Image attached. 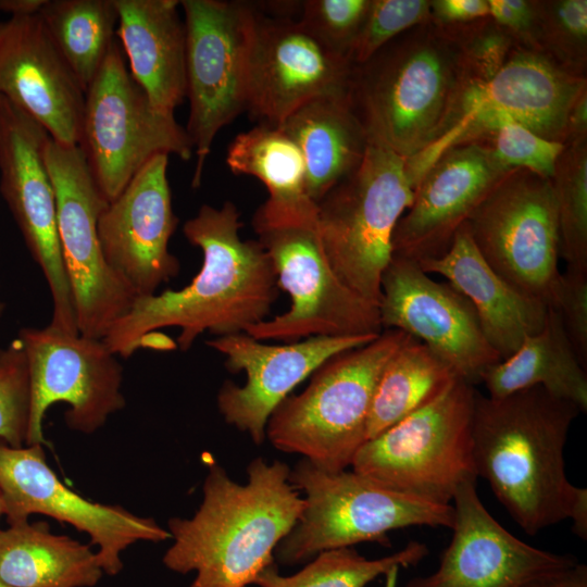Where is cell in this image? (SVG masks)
<instances>
[{
  "label": "cell",
  "mask_w": 587,
  "mask_h": 587,
  "mask_svg": "<svg viewBox=\"0 0 587 587\" xmlns=\"http://www.w3.org/2000/svg\"><path fill=\"white\" fill-rule=\"evenodd\" d=\"M3 23H4V22L0 21V33H1V30H2Z\"/></svg>",
  "instance_id": "cell-50"
},
{
  "label": "cell",
  "mask_w": 587,
  "mask_h": 587,
  "mask_svg": "<svg viewBox=\"0 0 587 587\" xmlns=\"http://www.w3.org/2000/svg\"><path fill=\"white\" fill-rule=\"evenodd\" d=\"M47 130L0 96V192L52 297L51 326L79 334L61 253L53 185L45 161Z\"/></svg>",
  "instance_id": "cell-15"
},
{
  "label": "cell",
  "mask_w": 587,
  "mask_h": 587,
  "mask_svg": "<svg viewBox=\"0 0 587 587\" xmlns=\"http://www.w3.org/2000/svg\"><path fill=\"white\" fill-rule=\"evenodd\" d=\"M17 338L29 383L26 446L47 444L42 424L54 403L67 404V426L84 434H92L124 408L123 369L102 339L68 334L50 324L22 328Z\"/></svg>",
  "instance_id": "cell-14"
},
{
  "label": "cell",
  "mask_w": 587,
  "mask_h": 587,
  "mask_svg": "<svg viewBox=\"0 0 587 587\" xmlns=\"http://www.w3.org/2000/svg\"><path fill=\"white\" fill-rule=\"evenodd\" d=\"M413 198L405 159L369 142L359 167L316 203L319 233L334 271L377 307L382 276L392 257V235Z\"/></svg>",
  "instance_id": "cell-7"
},
{
  "label": "cell",
  "mask_w": 587,
  "mask_h": 587,
  "mask_svg": "<svg viewBox=\"0 0 587 587\" xmlns=\"http://www.w3.org/2000/svg\"><path fill=\"white\" fill-rule=\"evenodd\" d=\"M102 574L96 551L47 523L0 530V582L12 587H91Z\"/></svg>",
  "instance_id": "cell-29"
},
{
  "label": "cell",
  "mask_w": 587,
  "mask_h": 587,
  "mask_svg": "<svg viewBox=\"0 0 587 587\" xmlns=\"http://www.w3.org/2000/svg\"><path fill=\"white\" fill-rule=\"evenodd\" d=\"M457 378L444 360L411 337L389 359L378 378L366 440L437 399Z\"/></svg>",
  "instance_id": "cell-31"
},
{
  "label": "cell",
  "mask_w": 587,
  "mask_h": 587,
  "mask_svg": "<svg viewBox=\"0 0 587 587\" xmlns=\"http://www.w3.org/2000/svg\"><path fill=\"white\" fill-rule=\"evenodd\" d=\"M587 77L570 72L541 51L516 47L487 82H471L444 135L458 120L483 114L505 116L548 140L566 142V125Z\"/></svg>",
  "instance_id": "cell-24"
},
{
  "label": "cell",
  "mask_w": 587,
  "mask_h": 587,
  "mask_svg": "<svg viewBox=\"0 0 587 587\" xmlns=\"http://www.w3.org/2000/svg\"><path fill=\"white\" fill-rule=\"evenodd\" d=\"M247 474V483L239 484L218 464L211 465L195 515L168 520L174 542L163 563L176 573L196 572L190 587L254 584L275 563L277 545L298 522L305 502L286 463L257 458Z\"/></svg>",
  "instance_id": "cell-2"
},
{
  "label": "cell",
  "mask_w": 587,
  "mask_h": 587,
  "mask_svg": "<svg viewBox=\"0 0 587 587\" xmlns=\"http://www.w3.org/2000/svg\"><path fill=\"white\" fill-rule=\"evenodd\" d=\"M0 96L63 145L77 146L85 91L37 13L11 15L0 33Z\"/></svg>",
  "instance_id": "cell-23"
},
{
  "label": "cell",
  "mask_w": 587,
  "mask_h": 587,
  "mask_svg": "<svg viewBox=\"0 0 587 587\" xmlns=\"http://www.w3.org/2000/svg\"><path fill=\"white\" fill-rule=\"evenodd\" d=\"M488 16L512 35L520 47L537 49V9L534 0H487Z\"/></svg>",
  "instance_id": "cell-42"
},
{
  "label": "cell",
  "mask_w": 587,
  "mask_h": 587,
  "mask_svg": "<svg viewBox=\"0 0 587 587\" xmlns=\"http://www.w3.org/2000/svg\"><path fill=\"white\" fill-rule=\"evenodd\" d=\"M90 174L111 202L155 155L192 158V142L174 116L154 108L113 43L85 92L78 145Z\"/></svg>",
  "instance_id": "cell-10"
},
{
  "label": "cell",
  "mask_w": 587,
  "mask_h": 587,
  "mask_svg": "<svg viewBox=\"0 0 587 587\" xmlns=\"http://www.w3.org/2000/svg\"><path fill=\"white\" fill-rule=\"evenodd\" d=\"M230 202L203 204L183 233L202 252V265L178 290L138 297L126 315L102 339L116 355L128 358L145 336L177 327V347L186 351L203 333L216 337L246 333L266 320L278 297L277 277L259 240L239 236L242 223Z\"/></svg>",
  "instance_id": "cell-1"
},
{
  "label": "cell",
  "mask_w": 587,
  "mask_h": 587,
  "mask_svg": "<svg viewBox=\"0 0 587 587\" xmlns=\"http://www.w3.org/2000/svg\"><path fill=\"white\" fill-rule=\"evenodd\" d=\"M4 311V303L0 300V316L2 315Z\"/></svg>",
  "instance_id": "cell-48"
},
{
  "label": "cell",
  "mask_w": 587,
  "mask_h": 587,
  "mask_svg": "<svg viewBox=\"0 0 587 587\" xmlns=\"http://www.w3.org/2000/svg\"><path fill=\"white\" fill-rule=\"evenodd\" d=\"M498 161L510 170H528L552 178L564 143L542 138L521 124L507 121L482 139Z\"/></svg>",
  "instance_id": "cell-38"
},
{
  "label": "cell",
  "mask_w": 587,
  "mask_h": 587,
  "mask_svg": "<svg viewBox=\"0 0 587 587\" xmlns=\"http://www.w3.org/2000/svg\"><path fill=\"white\" fill-rule=\"evenodd\" d=\"M186 30L185 78L189 116L186 132L196 165L191 186L217 133L247 108L248 67L255 8L245 1L182 0Z\"/></svg>",
  "instance_id": "cell-11"
},
{
  "label": "cell",
  "mask_w": 587,
  "mask_h": 587,
  "mask_svg": "<svg viewBox=\"0 0 587 587\" xmlns=\"http://www.w3.org/2000/svg\"><path fill=\"white\" fill-rule=\"evenodd\" d=\"M378 335L314 336L286 345H266L247 333L215 337L207 345L225 355L232 373L246 383L224 382L217 407L224 420L261 445L272 412L307 377L330 358L373 341Z\"/></svg>",
  "instance_id": "cell-19"
},
{
  "label": "cell",
  "mask_w": 587,
  "mask_h": 587,
  "mask_svg": "<svg viewBox=\"0 0 587 587\" xmlns=\"http://www.w3.org/2000/svg\"><path fill=\"white\" fill-rule=\"evenodd\" d=\"M29 383L26 358L18 338L0 349V440L26 446Z\"/></svg>",
  "instance_id": "cell-37"
},
{
  "label": "cell",
  "mask_w": 587,
  "mask_h": 587,
  "mask_svg": "<svg viewBox=\"0 0 587 587\" xmlns=\"http://www.w3.org/2000/svg\"><path fill=\"white\" fill-rule=\"evenodd\" d=\"M226 163L233 173L264 184L268 198L257 213L267 217L316 215L302 153L277 125L260 124L238 134L228 147Z\"/></svg>",
  "instance_id": "cell-30"
},
{
  "label": "cell",
  "mask_w": 587,
  "mask_h": 587,
  "mask_svg": "<svg viewBox=\"0 0 587 587\" xmlns=\"http://www.w3.org/2000/svg\"><path fill=\"white\" fill-rule=\"evenodd\" d=\"M548 307L558 313L577 358L587 369V271L566 266L560 272Z\"/></svg>",
  "instance_id": "cell-41"
},
{
  "label": "cell",
  "mask_w": 587,
  "mask_h": 587,
  "mask_svg": "<svg viewBox=\"0 0 587 587\" xmlns=\"http://www.w3.org/2000/svg\"><path fill=\"white\" fill-rule=\"evenodd\" d=\"M451 540L435 572L404 587H520L526 582L578 562L526 544L508 532L485 508L476 480L457 490Z\"/></svg>",
  "instance_id": "cell-22"
},
{
  "label": "cell",
  "mask_w": 587,
  "mask_h": 587,
  "mask_svg": "<svg viewBox=\"0 0 587 587\" xmlns=\"http://www.w3.org/2000/svg\"><path fill=\"white\" fill-rule=\"evenodd\" d=\"M580 410L536 386L491 398L476 391L473 454L484 478L527 534L569 519L578 486L565 474L564 448Z\"/></svg>",
  "instance_id": "cell-3"
},
{
  "label": "cell",
  "mask_w": 587,
  "mask_h": 587,
  "mask_svg": "<svg viewBox=\"0 0 587 587\" xmlns=\"http://www.w3.org/2000/svg\"><path fill=\"white\" fill-rule=\"evenodd\" d=\"M573 533L580 539H587V488L578 487L571 507L569 519Z\"/></svg>",
  "instance_id": "cell-46"
},
{
  "label": "cell",
  "mask_w": 587,
  "mask_h": 587,
  "mask_svg": "<svg viewBox=\"0 0 587 587\" xmlns=\"http://www.w3.org/2000/svg\"><path fill=\"white\" fill-rule=\"evenodd\" d=\"M520 587H587V565L577 562L566 569L535 577Z\"/></svg>",
  "instance_id": "cell-44"
},
{
  "label": "cell",
  "mask_w": 587,
  "mask_h": 587,
  "mask_svg": "<svg viewBox=\"0 0 587 587\" xmlns=\"http://www.w3.org/2000/svg\"><path fill=\"white\" fill-rule=\"evenodd\" d=\"M371 0H307L299 20L325 46L349 58Z\"/></svg>",
  "instance_id": "cell-40"
},
{
  "label": "cell",
  "mask_w": 587,
  "mask_h": 587,
  "mask_svg": "<svg viewBox=\"0 0 587 587\" xmlns=\"http://www.w3.org/2000/svg\"><path fill=\"white\" fill-rule=\"evenodd\" d=\"M317 214V213H316ZM258 240L273 264L289 309L247 329L257 340L297 341L314 336L379 335L378 307L347 287L321 240L316 215L253 216Z\"/></svg>",
  "instance_id": "cell-9"
},
{
  "label": "cell",
  "mask_w": 587,
  "mask_h": 587,
  "mask_svg": "<svg viewBox=\"0 0 587 587\" xmlns=\"http://www.w3.org/2000/svg\"><path fill=\"white\" fill-rule=\"evenodd\" d=\"M45 161L55 195L58 237L78 333L103 339L137 299L107 263L101 250L98 221L109 202L98 189L78 146L63 145L50 137Z\"/></svg>",
  "instance_id": "cell-12"
},
{
  "label": "cell",
  "mask_w": 587,
  "mask_h": 587,
  "mask_svg": "<svg viewBox=\"0 0 587 587\" xmlns=\"http://www.w3.org/2000/svg\"><path fill=\"white\" fill-rule=\"evenodd\" d=\"M289 480L305 507L274 559L290 566L322 551L360 542L390 546L387 534L411 526L450 528L452 504H437L369 479L354 471L328 472L302 459Z\"/></svg>",
  "instance_id": "cell-6"
},
{
  "label": "cell",
  "mask_w": 587,
  "mask_h": 587,
  "mask_svg": "<svg viewBox=\"0 0 587 587\" xmlns=\"http://www.w3.org/2000/svg\"><path fill=\"white\" fill-rule=\"evenodd\" d=\"M38 14L86 92L116 41L115 0H45Z\"/></svg>",
  "instance_id": "cell-32"
},
{
  "label": "cell",
  "mask_w": 587,
  "mask_h": 587,
  "mask_svg": "<svg viewBox=\"0 0 587 587\" xmlns=\"http://www.w3.org/2000/svg\"><path fill=\"white\" fill-rule=\"evenodd\" d=\"M430 17L436 24L450 26L488 16L487 0H433Z\"/></svg>",
  "instance_id": "cell-43"
},
{
  "label": "cell",
  "mask_w": 587,
  "mask_h": 587,
  "mask_svg": "<svg viewBox=\"0 0 587 587\" xmlns=\"http://www.w3.org/2000/svg\"><path fill=\"white\" fill-rule=\"evenodd\" d=\"M0 494L9 525L45 514L86 533L103 573L116 575L122 552L137 541L171 538L153 519L120 505L92 502L65 486L46 462L41 445L12 447L0 440Z\"/></svg>",
  "instance_id": "cell-16"
},
{
  "label": "cell",
  "mask_w": 587,
  "mask_h": 587,
  "mask_svg": "<svg viewBox=\"0 0 587 587\" xmlns=\"http://www.w3.org/2000/svg\"><path fill=\"white\" fill-rule=\"evenodd\" d=\"M475 395L473 385L457 378L437 399L366 440L352 471L387 488L452 504L461 485L477 480Z\"/></svg>",
  "instance_id": "cell-8"
},
{
  "label": "cell",
  "mask_w": 587,
  "mask_h": 587,
  "mask_svg": "<svg viewBox=\"0 0 587 587\" xmlns=\"http://www.w3.org/2000/svg\"><path fill=\"white\" fill-rule=\"evenodd\" d=\"M417 263L424 272L445 277L471 302L486 339L501 360L542 328L548 305L496 273L474 245L465 223L442 255Z\"/></svg>",
  "instance_id": "cell-25"
},
{
  "label": "cell",
  "mask_w": 587,
  "mask_h": 587,
  "mask_svg": "<svg viewBox=\"0 0 587 587\" xmlns=\"http://www.w3.org/2000/svg\"><path fill=\"white\" fill-rule=\"evenodd\" d=\"M411 337L384 329L373 341L344 351L322 364L299 395H289L265 427L271 444L301 454L328 472L351 466L366 441V423L378 378Z\"/></svg>",
  "instance_id": "cell-5"
},
{
  "label": "cell",
  "mask_w": 587,
  "mask_h": 587,
  "mask_svg": "<svg viewBox=\"0 0 587 587\" xmlns=\"http://www.w3.org/2000/svg\"><path fill=\"white\" fill-rule=\"evenodd\" d=\"M430 20L429 0H371L351 48L350 61L365 62L397 36Z\"/></svg>",
  "instance_id": "cell-36"
},
{
  "label": "cell",
  "mask_w": 587,
  "mask_h": 587,
  "mask_svg": "<svg viewBox=\"0 0 587 587\" xmlns=\"http://www.w3.org/2000/svg\"><path fill=\"white\" fill-rule=\"evenodd\" d=\"M551 180L560 257L566 266L587 271V138L565 145Z\"/></svg>",
  "instance_id": "cell-34"
},
{
  "label": "cell",
  "mask_w": 587,
  "mask_h": 587,
  "mask_svg": "<svg viewBox=\"0 0 587 587\" xmlns=\"http://www.w3.org/2000/svg\"><path fill=\"white\" fill-rule=\"evenodd\" d=\"M558 313L548 307L542 328L524 339L508 358L482 376L488 397L500 398L522 389L542 387L552 396L587 410V375Z\"/></svg>",
  "instance_id": "cell-28"
},
{
  "label": "cell",
  "mask_w": 587,
  "mask_h": 587,
  "mask_svg": "<svg viewBox=\"0 0 587 587\" xmlns=\"http://www.w3.org/2000/svg\"><path fill=\"white\" fill-rule=\"evenodd\" d=\"M512 170L482 140L446 150L424 173L397 223L392 255L436 259L451 246L472 213Z\"/></svg>",
  "instance_id": "cell-21"
},
{
  "label": "cell",
  "mask_w": 587,
  "mask_h": 587,
  "mask_svg": "<svg viewBox=\"0 0 587 587\" xmlns=\"http://www.w3.org/2000/svg\"><path fill=\"white\" fill-rule=\"evenodd\" d=\"M2 516H4V505H3V501L0 494V520ZM0 530H1V527H0Z\"/></svg>",
  "instance_id": "cell-47"
},
{
  "label": "cell",
  "mask_w": 587,
  "mask_h": 587,
  "mask_svg": "<svg viewBox=\"0 0 587 587\" xmlns=\"http://www.w3.org/2000/svg\"><path fill=\"white\" fill-rule=\"evenodd\" d=\"M445 27L457 41L472 82L490 79L519 47L512 35L489 16Z\"/></svg>",
  "instance_id": "cell-39"
},
{
  "label": "cell",
  "mask_w": 587,
  "mask_h": 587,
  "mask_svg": "<svg viewBox=\"0 0 587 587\" xmlns=\"http://www.w3.org/2000/svg\"><path fill=\"white\" fill-rule=\"evenodd\" d=\"M428 555V547L410 541L401 550L379 559H366L352 547L320 552L301 571L283 576L276 563L255 579L259 587H365L382 575L416 566Z\"/></svg>",
  "instance_id": "cell-33"
},
{
  "label": "cell",
  "mask_w": 587,
  "mask_h": 587,
  "mask_svg": "<svg viewBox=\"0 0 587 587\" xmlns=\"http://www.w3.org/2000/svg\"><path fill=\"white\" fill-rule=\"evenodd\" d=\"M115 36L133 78L160 111L186 98V30L177 0H115Z\"/></svg>",
  "instance_id": "cell-26"
},
{
  "label": "cell",
  "mask_w": 587,
  "mask_h": 587,
  "mask_svg": "<svg viewBox=\"0 0 587 587\" xmlns=\"http://www.w3.org/2000/svg\"><path fill=\"white\" fill-rule=\"evenodd\" d=\"M378 304L384 329L419 340L471 385L501 361L486 339L471 302L449 283L433 279L416 261L392 255Z\"/></svg>",
  "instance_id": "cell-18"
},
{
  "label": "cell",
  "mask_w": 587,
  "mask_h": 587,
  "mask_svg": "<svg viewBox=\"0 0 587 587\" xmlns=\"http://www.w3.org/2000/svg\"><path fill=\"white\" fill-rule=\"evenodd\" d=\"M489 266L548 305L560 275V239L551 178L512 170L465 223Z\"/></svg>",
  "instance_id": "cell-13"
},
{
  "label": "cell",
  "mask_w": 587,
  "mask_h": 587,
  "mask_svg": "<svg viewBox=\"0 0 587 587\" xmlns=\"http://www.w3.org/2000/svg\"><path fill=\"white\" fill-rule=\"evenodd\" d=\"M277 126L302 153L315 203L359 167L370 142L349 96L315 98Z\"/></svg>",
  "instance_id": "cell-27"
},
{
  "label": "cell",
  "mask_w": 587,
  "mask_h": 587,
  "mask_svg": "<svg viewBox=\"0 0 587 587\" xmlns=\"http://www.w3.org/2000/svg\"><path fill=\"white\" fill-rule=\"evenodd\" d=\"M0 587H12V586H10V585H8V584H4V583L0 582Z\"/></svg>",
  "instance_id": "cell-49"
},
{
  "label": "cell",
  "mask_w": 587,
  "mask_h": 587,
  "mask_svg": "<svg viewBox=\"0 0 587 587\" xmlns=\"http://www.w3.org/2000/svg\"><path fill=\"white\" fill-rule=\"evenodd\" d=\"M537 49L572 73L586 76L587 1H535Z\"/></svg>",
  "instance_id": "cell-35"
},
{
  "label": "cell",
  "mask_w": 587,
  "mask_h": 587,
  "mask_svg": "<svg viewBox=\"0 0 587 587\" xmlns=\"http://www.w3.org/2000/svg\"><path fill=\"white\" fill-rule=\"evenodd\" d=\"M471 82L453 36L430 20L354 64L349 97L369 141L407 160L442 134Z\"/></svg>",
  "instance_id": "cell-4"
},
{
  "label": "cell",
  "mask_w": 587,
  "mask_h": 587,
  "mask_svg": "<svg viewBox=\"0 0 587 587\" xmlns=\"http://www.w3.org/2000/svg\"><path fill=\"white\" fill-rule=\"evenodd\" d=\"M587 138V90L574 102L567 118L565 145Z\"/></svg>",
  "instance_id": "cell-45"
},
{
  "label": "cell",
  "mask_w": 587,
  "mask_h": 587,
  "mask_svg": "<svg viewBox=\"0 0 587 587\" xmlns=\"http://www.w3.org/2000/svg\"><path fill=\"white\" fill-rule=\"evenodd\" d=\"M249 54L246 110L278 125L304 103L349 96L354 64L319 40L299 16L259 11Z\"/></svg>",
  "instance_id": "cell-17"
},
{
  "label": "cell",
  "mask_w": 587,
  "mask_h": 587,
  "mask_svg": "<svg viewBox=\"0 0 587 587\" xmlns=\"http://www.w3.org/2000/svg\"><path fill=\"white\" fill-rule=\"evenodd\" d=\"M167 165V154L152 158L109 202L98 221L107 263L137 298L155 294L180 268L168 250L178 218L173 211Z\"/></svg>",
  "instance_id": "cell-20"
}]
</instances>
